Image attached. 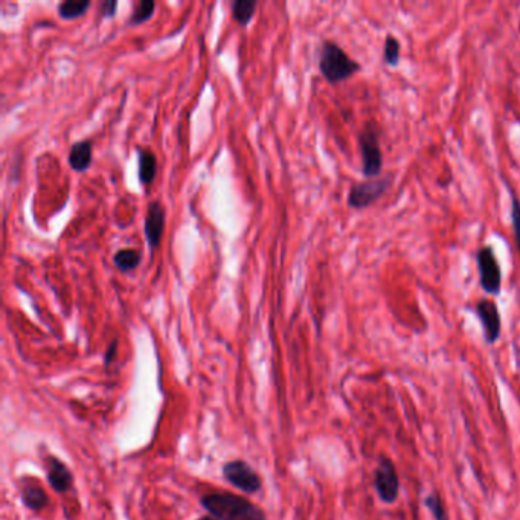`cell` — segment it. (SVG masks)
<instances>
[{"label": "cell", "instance_id": "cell-1", "mask_svg": "<svg viewBox=\"0 0 520 520\" xmlns=\"http://www.w3.org/2000/svg\"><path fill=\"white\" fill-rule=\"evenodd\" d=\"M203 508L217 520H267L266 513L254 502L232 493H211L202 499Z\"/></svg>", "mask_w": 520, "mask_h": 520}, {"label": "cell", "instance_id": "cell-2", "mask_svg": "<svg viewBox=\"0 0 520 520\" xmlns=\"http://www.w3.org/2000/svg\"><path fill=\"white\" fill-rule=\"evenodd\" d=\"M354 58L333 40H324L319 51V71L330 84H339L354 77L360 71Z\"/></svg>", "mask_w": 520, "mask_h": 520}, {"label": "cell", "instance_id": "cell-3", "mask_svg": "<svg viewBox=\"0 0 520 520\" xmlns=\"http://www.w3.org/2000/svg\"><path fill=\"white\" fill-rule=\"evenodd\" d=\"M395 173H386L377 179L360 180L354 182L348 191L347 205L356 211L371 208L376 205L394 185Z\"/></svg>", "mask_w": 520, "mask_h": 520}, {"label": "cell", "instance_id": "cell-4", "mask_svg": "<svg viewBox=\"0 0 520 520\" xmlns=\"http://www.w3.org/2000/svg\"><path fill=\"white\" fill-rule=\"evenodd\" d=\"M360 158H362V174L366 179H377L382 176L383 151L380 147V133L374 122H368L359 136Z\"/></svg>", "mask_w": 520, "mask_h": 520}, {"label": "cell", "instance_id": "cell-5", "mask_svg": "<svg viewBox=\"0 0 520 520\" xmlns=\"http://www.w3.org/2000/svg\"><path fill=\"white\" fill-rule=\"evenodd\" d=\"M476 264H478L479 286L487 295L499 296L502 292V272L501 263L492 244L481 246L476 252Z\"/></svg>", "mask_w": 520, "mask_h": 520}, {"label": "cell", "instance_id": "cell-6", "mask_svg": "<svg viewBox=\"0 0 520 520\" xmlns=\"http://www.w3.org/2000/svg\"><path fill=\"white\" fill-rule=\"evenodd\" d=\"M223 478L246 495H255L263 487L261 476L246 461H229L223 466Z\"/></svg>", "mask_w": 520, "mask_h": 520}, {"label": "cell", "instance_id": "cell-7", "mask_svg": "<svg viewBox=\"0 0 520 520\" xmlns=\"http://www.w3.org/2000/svg\"><path fill=\"white\" fill-rule=\"evenodd\" d=\"M374 488L380 501L386 505H392L399 499L400 479L394 463L389 458L382 456L379 460L376 472H374Z\"/></svg>", "mask_w": 520, "mask_h": 520}, {"label": "cell", "instance_id": "cell-8", "mask_svg": "<svg viewBox=\"0 0 520 520\" xmlns=\"http://www.w3.org/2000/svg\"><path fill=\"white\" fill-rule=\"evenodd\" d=\"M475 313L481 322L485 342L495 345L502 333V318L498 304L492 299H479L475 305Z\"/></svg>", "mask_w": 520, "mask_h": 520}, {"label": "cell", "instance_id": "cell-9", "mask_svg": "<svg viewBox=\"0 0 520 520\" xmlns=\"http://www.w3.org/2000/svg\"><path fill=\"white\" fill-rule=\"evenodd\" d=\"M165 229V209L159 200L150 202L145 216V237L151 249L161 246L162 235Z\"/></svg>", "mask_w": 520, "mask_h": 520}, {"label": "cell", "instance_id": "cell-10", "mask_svg": "<svg viewBox=\"0 0 520 520\" xmlns=\"http://www.w3.org/2000/svg\"><path fill=\"white\" fill-rule=\"evenodd\" d=\"M46 475L52 490L60 495L68 493L74 484V476L69 467L52 455L46 456Z\"/></svg>", "mask_w": 520, "mask_h": 520}, {"label": "cell", "instance_id": "cell-11", "mask_svg": "<svg viewBox=\"0 0 520 520\" xmlns=\"http://www.w3.org/2000/svg\"><path fill=\"white\" fill-rule=\"evenodd\" d=\"M20 495H22V502L26 508L31 511H40L48 505V495L43 490L39 481L33 479H25L20 487Z\"/></svg>", "mask_w": 520, "mask_h": 520}, {"label": "cell", "instance_id": "cell-12", "mask_svg": "<svg viewBox=\"0 0 520 520\" xmlns=\"http://www.w3.org/2000/svg\"><path fill=\"white\" fill-rule=\"evenodd\" d=\"M158 174V159L148 147L138 148V177L145 187L151 185Z\"/></svg>", "mask_w": 520, "mask_h": 520}, {"label": "cell", "instance_id": "cell-13", "mask_svg": "<svg viewBox=\"0 0 520 520\" xmlns=\"http://www.w3.org/2000/svg\"><path fill=\"white\" fill-rule=\"evenodd\" d=\"M92 164V142L89 139L75 142L69 150V165L78 173L89 170Z\"/></svg>", "mask_w": 520, "mask_h": 520}, {"label": "cell", "instance_id": "cell-14", "mask_svg": "<svg viewBox=\"0 0 520 520\" xmlns=\"http://www.w3.org/2000/svg\"><path fill=\"white\" fill-rule=\"evenodd\" d=\"M400 58H402V43L394 34H386L385 43H383V63L395 68V66H399Z\"/></svg>", "mask_w": 520, "mask_h": 520}, {"label": "cell", "instance_id": "cell-15", "mask_svg": "<svg viewBox=\"0 0 520 520\" xmlns=\"http://www.w3.org/2000/svg\"><path fill=\"white\" fill-rule=\"evenodd\" d=\"M141 261V252L132 248L119 249L113 255V263L121 272H130V270L136 269L141 264Z\"/></svg>", "mask_w": 520, "mask_h": 520}, {"label": "cell", "instance_id": "cell-16", "mask_svg": "<svg viewBox=\"0 0 520 520\" xmlns=\"http://www.w3.org/2000/svg\"><path fill=\"white\" fill-rule=\"evenodd\" d=\"M90 8V0H68L58 5V16L65 20H74L84 16Z\"/></svg>", "mask_w": 520, "mask_h": 520}, {"label": "cell", "instance_id": "cell-17", "mask_svg": "<svg viewBox=\"0 0 520 520\" xmlns=\"http://www.w3.org/2000/svg\"><path fill=\"white\" fill-rule=\"evenodd\" d=\"M255 10H257L255 0H235L232 4V17H234L235 22L246 26L255 16Z\"/></svg>", "mask_w": 520, "mask_h": 520}, {"label": "cell", "instance_id": "cell-18", "mask_svg": "<svg viewBox=\"0 0 520 520\" xmlns=\"http://www.w3.org/2000/svg\"><path fill=\"white\" fill-rule=\"evenodd\" d=\"M508 191H510L511 197V209H510V217H511V228H513L514 241H516V249L520 255V197L514 193L513 188L508 185Z\"/></svg>", "mask_w": 520, "mask_h": 520}, {"label": "cell", "instance_id": "cell-19", "mask_svg": "<svg viewBox=\"0 0 520 520\" xmlns=\"http://www.w3.org/2000/svg\"><path fill=\"white\" fill-rule=\"evenodd\" d=\"M156 4L151 0H141L136 4L135 10H133L132 16L129 19V25H141V23L147 22L151 19L153 13H155Z\"/></svg>", "mask_w": 520, "mask_h": 520}, {"label": "cell", "instance_id": "cell-20", "mask_svg": "<svg viewBox=\"0 0 520 520\" xmlns=\"http://www.w3.org/2000/svg\"><path fill=\"white\" fill-rule=\"evenodd\" d=\"M424 505H426L427 510L431 511L435 520H449L446 507H444L443 501H441L437 493H432V495L427 496V498L424 499Z\"/></svg>", "mask_w": 520, "mask_h": 520}, {"label": "cell", "instance_id": "cell-21", "mask_svg": "<svg viewBox=\"0 0 520 520\" xmlns=\"http://www.w3.org/2000/svg\"><path fill=\"white\" fill-rule=\"evenodd\" d=\"M116 8H118V2H115V0H107V2H104L103 4V10H101V13H103V17H113L115 16Z\"/></svg>", "mask_w": 520, "mask_h": 520}, {"label": "cell", "instance_id": "cell-22", "mask_svg": "<svg viewBox=\"0 0 520 520\" xmlns=\"http://www.w3.org/2000/svg\"><path fill=\"white\" fill-rule=\"evenodd\" d=\"M115 351H116V342H113L112 347H110L109 351H107L106 363L112 362L113 354H115Z\"/></svg>", "mask_w": 520, "mask_h": 520}, {"label": "cell", "instance_id": "cell-23", "mask_svg": "<svg viewBox=\"0 0 520 520\" xmlns=\"http://www.w3.org/2000/svg\"><path fill=\"white\" fill-rule=\"evenodd\" d=\"M197 520H217L216 517H212L211 514H208V516H202L200 519Z\"/></svg>", "mask_w": 520, "mask_h": 520}]
</instances>
